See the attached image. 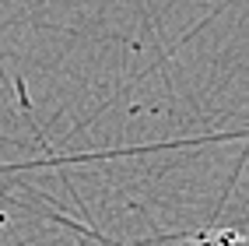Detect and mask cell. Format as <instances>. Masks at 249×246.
<instances>
[{
  "mask_svg": "<svg viewBox=\"0 0 249 246\" xmlns=\"http://www.w3.org/2000/svg\"><path fill=\"white\" fill-rule=\"evenodd\" d=\"M190 246H249V236L235 228H207V232H196Z\"/></svg>",
  "mask_w": 249,
  "mask_h": 246,
  "instance_id": "1",
  "label": "cell"
},
{
  "mask_svg": "<svg viewBox=\"0 0 249 246\" xmlns=\"http://www.w3.org/2000/svg\"><path fill=\"white\" fill-rule=\"evenodd\" d=\"M0 225H7V215H4V211H0Z\"/></svg>",
  "mask_w": 249,
  "mask_h": 246,
  "instance_id": "2",
  "label": "cell"
}]
</instances>
